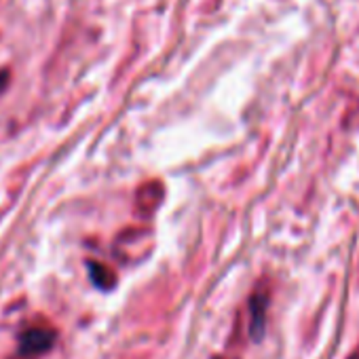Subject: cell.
<instances>
[{"mask_svg":"<svg viewBox=\"0 0 359 359\" xmlns=\"http://www.w3.org/2000/svg\"><path fill=\"white\" fill-rule=\"evenodd\" d=\"M55 340V334L51 330H30L22 338V351L24 353H43L47 351Z\"/></svg>","mask_w":359,"mask_h":359,"instance_id":"cell-1","label":"cell"},{"mask_svg":"<svg viewBox=\"0 0 359 359\" xmlns=\"http://www.w3.org/2000/svg\"><path fill=\"white\" fill-rule=\"evenodd\" d=\"M250 306H252V336L260 338L262 332H264V315H266V309H269V294L262 292V290L254 292Z\"/></svg>","mask_w":359,"mask_h":359,"instance_id":"cell-2","label":"cell"},{"mask_svg":"<svg viewBox=\"0 0 359 359\" xmlns=\"http://www.w3.org/2000/svg\"><path fill=\"white\" fill-rule=\"evenodd\" d=\"M91 275H93V281L100 285V287H110L114 283V275L104 269V266H97V264H91Z\"/></svg>","mask_w":359,"mask_h":359,"instance_id":"cell-3","label":"cell"},{"mask_svg":"<svg viewBox=\"0 0 359 359\" xmlns=\"http://www.w3.org/2000/svg\"><path fill=\"white\" fill-rule=\"evenodd\" d=\"M7 83H9V72H0V93L5 91V87H7Z\"/></svg>","mask_w":359,"mask_h":359,"instance_id":"cell-4","label":"cell"},{"mask_svg":"<svg viewBox=\"0 0 359 359\" xmlns=\"http://www.w3.org/2000/svg\"><path fill=\"white\" fill-rule=\"evenodd\" d=\"M348 359H359V346H357V348H355V353H353V355H351V357H348Z\"/></svg>","mask_w":359,"mask_h":359,"instance_id":"cell-5","label":"cell"}]
</instances>
